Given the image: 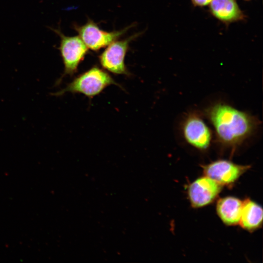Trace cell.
Wrapping results in <instances>:
<instances>
[{
    "label": "cell",
    "instance_id": "13",
    "mask_svg": "<svg viewBox=\"0 0 263 263\" xmlns=\"http://www.w3.org/2000/svg\"></svg>",
    "mask_w": 263,
    "mask_h": 263
},
{
    "label": "cell",
    "instance_id": "2",
    "mask_svg": "<svg viewBox=\"0 0 263 263\" xmlns=\"http://www.w3.org/2000/svg\"><path fill=\"white\" fill-rule=\"evenodd\" d=\"M112 84L120 86L109 73L94 66L75 77L64 88L53 94L61 96L67 92L80 93L92 98Z\"/></svg>",
    "mask_w": 263,
    "mask_h": 263
},
{
    "label": "cell",
    "instance_id": "7",
    "mask_svg": "<svg viewBox=\"0 0 263 263\" xmlns=\"http://www.w3.org/2000/svg\"><path fill=\"white\" fill-rule=\"evenodd\" d=\"M249 168V166L239 165L224 159L216 160L203 166L205 176L220 186L232 184Z\"/></svg>",
    "mask_w": 263,
    "mask_h": 263
},
{
    "label": "cell",
    "instance_id": "8",
    "mask_svg": "<svg viewBox=\"0 0 263 263\" xmlns=\"http://www.w3.org/2000/svg\"><path fill=\"white\" fill-rule=\"evenodd\" d=\"M221 189V186L205 176L193 181L189 186L188 195L191 205L198 208L212 203Z\"/></svg>",
    "mask_w": 263,
    "mask_h": 263
},
{
    "label": "cell",
    "instance_id": "1",
    "mask_svg": "<svg viewBox=\"0 0 263 263\" xmlns=\"http://www.w3.org/2000/svg\"><path fill=\"white\" fill-rule=\"evenodd\" d=\"M203 114L214 128L217 142L233 150L249 138L260 124L256 116L221 102L209 106Z\"/></svg>",
    "mask_w": 263,
    "mask_h": 263
},
{
    "label": "cell",
    "instance_id": "3",
    "mask_svg": "<svg viewBox=\"0 0 263 263\" xmlns=\"http://www.w3.org/2000/svg\"><path fill=\"white\" fill-rule=\"evenodd\" d=\"M60 38L59 50L64 65V73L57 80L56 84H59L63 78L67 75L75 74L80 62L83 61L88 48L79 37L67 36L63 34L60 29H52Z\"/></svg>",
    "mask_w": 263,
    "mask_h": 263
},
{
    "label": "cell",
    "instance_id": "5",
    "mask_svg": "<svg viewBox=\"0 0 263 263\" xmlns=\"http://www.w3.org/2000/svg\"><path fill=\"white\" fill-rule=\"evenodd\" d=\"M132 25L118 31L107 32L101 29L98 25L88 19L84 25H73L74 29L88 49L97 51L107 47L113 41L117 40L125 34Z\"/></svg>",
    "mask_w": 263,
    "mask_h": 263
},
{
    "label": "cell",
    "instance_id": "12",
    "mask_svg": "<svg viewBox=\"0 0 263 263\" xmlns=\"http://www.w3.org/2000/svg\"><path fill=\"white\" fill-rule=\"evenodd\" d=\"M195 6L203 7L209 4L212 0H191Z\"/></svg>",
    "mask_w": 263,
    "mask_h": 263
},
{
    "label": "cell",
    "instance_id": "11",
    "mask_svg": "<svg viewBox=\"0 0 263 263\" xmlns=\"http://www.w3.org/2000/svg\"><path fill=\"white\" fill-rule=\"evenodd\" d=\"M263 222L262 207L255 202L246 199L243 202L239 223L244 229L252 231L259 228Z\"/></svg>",
    "mask_w": 263,
    "mask_h": 263
},
{
    "label": "cell",
    "instance_id": "9",
    "mask_svg": "<svg viewBox=\"0 0 263 263\" xmlns=\"http://www.w3.org/2000/svg\"><path fill=\"white\" fill-rule=\"evenodd\" d=\"M209 11L215 18L226 25L245 18L236 0H212L209 3Z\"/></svg>",
    "mask_w": 263,
    "mask_h": 263
},
{
    "label": "cell",
    "instance_id": "10",
    "mask_svg": "<svg viewBox=\"0 0 263 263\" xmlns=\"http://www.w3.org/2000/svg\"><path fill=\"white\" fill-rule=\"evenodd\" d=\"M243 202L236 197L228 196L220 199L217 203V214L228 225L239 223Z\"/></svg>",
    "mask_w": 263,
    "mask_h": 263
},
{
    "label": "cell",
    "instance_id": "4",
    "mask_svg": "<svg viewBox=\"0 0 263 263\" xmlns=\"http://www.w3.org/2000/svg\"><path fill=\"white\" fill-rule=\"evenodd\" d=\"M181 132L185 141L189 145L205 150L212 141V132L201 115L196 112L187 114L181 123Z\"/></svg>",
    "mask_w": 263,
    "mask_h": 263
},
{
    "label": "cell",
    "instance_id": "6",
    "mask_svg": "<svg viewBox=\"0 0 263 263\" xmlns=\"http://www.w3.org/2000/svg\"><path fill=\"white\" fill-rule=\"evenodd\" d=\"M141 34L137 33L124 39L116 40L108 45L99 56V61L102 67L114 74L130 75V73L125 65V57L131 41Z\"/></svg>",
    "mask_w": 263,
    "mask_h": 263
}]
</instances>
